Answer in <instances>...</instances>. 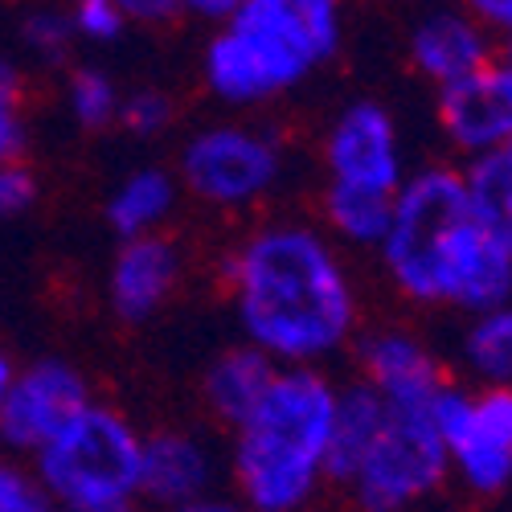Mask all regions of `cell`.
I'll use <instances>...</instances> for the list:
<instances>
[{
  "label": "cell",
  "mask_w": 512,
  "mask_h": 512,
  "mask_svg": "<svg viewBox=\"0 0 512 512\" xmlns=\"http://www.w3.org/2000/svg\"><path fill=\"white\" fill-rule=\"evenodd\" d=\"M185 201V189L173 164H136L119 173L103 197V222L115 242H132L148 234H168Z\"/></svg>",
  "instance_id": "16"
},
{
  "label": "cell",
  "mask_w": 512,
  "mask_h": 512,
  "mask_svg": "<svg viewBox=\"0 0 512 512\" xmlns=\"http://www.w3.org/2000/svg\"><path fill=\"white\" fill-rule=\"evenodd\" d=\"M508 152H512V148H508Z\"/></svg>",
  "instance_id": "34"
},
{
  "label": "cell",
  "mask_w": 512,
  "mask_h": 512,
  "mask_svg": "<svg viewBox=\"0 0 512 512\" xmlns=\"http://www.w3.org/2000/svg\"><path fill=\"white\" fill-rule=\"evenodd\" d=\"M17 46H21V58L41 66V70L66 66L70 50L78 46L74 25H70V9L58 5V0H33V5L17 17Z\"/></svg>",
  "instance_id": "20"
},
{
  "label": "cell",
  "mask_w": 512,
  "mask_h": 512,
  "mask_svg": "<svg viewBox=\"0 0 512 512\" xmlns=\"http://www.w3.org/2000/svg\"><path fill=\"white\" fill-rule=\"evenodd\" d=\"M467 9H472L496 37L512 33V0H463Z\"/></svg>",
  "instance_id": "29"
},
{
  "label": "cell",
  "mask_w": 512,
  "mask_h": 512,
  "mask_svg": "<svg viewBox=\"0 0 512 512\" xmlns=\"http://www.w3.org/2000/svg\"><path fill=\"white\" fill-rule=\"evenodd\" d=\"M500 37L463 5V0H435L414 13L406 29V62L431 91H447L459 78L496 62Z\"/></svg>",
  "instance_id": "13"
},
{
  "label": "cell",
  "mask_w": 512,
  "mask_h": 512,
  "mask_svg": "<svg viewBox=\"0 0 512 512\" xmlns=\"http://www.w3.org/2000/svg\"><path fill=\"white\" fill-rule=\"evenodd\" d=\"M185 279H189V254L177 234H148L119 242L103 275L107 312L127 328L152 324L177 300Z\"/></svg>",
  "instance_id": "12"
},
{
  "label": "cell",
  "mask_w": 512,
  "mask_h": 512,
  "mask_svg": "<svg viewBox=\"0 0 512 512\" xmlns=\"http://www.w3.org/2000/svg\"><path fill=\"white\" fill-rule=\"evenodd\" d=\"M29 144V99L25 78L13 62H0V164L25 160Z\"/></svg>",
  "instance_id": "23"
},
{
  "label": "cell",
  "mask_w": 512,
  "mask_h": 512,
  "mask_svg": "<svg viewBox=\"0 0 512 512\" xmlns=\"http://www.w3.org/2000/svg\"><path fill=\"white\" fill-rule=\"evenodd\" d=\"M316 168V222L349 254H373L414 168L398 111L373 95L345 99L320 127Z\"/></svg>",
  "instance_id": "5"
},
{
  "label": "cell",
  "mask_w": 512,
  "mask_h": 512,
  "mask_svg": "<svg viewBox=\"0 0 512 512\" xmlns=\"http://www.w3.org/2000/svg\"><path fill=\"white\" fill-rule=\"evenodd\" d=\"M451 386L455 377L435 394L386 402L381 431L336 484L353 512H418L451 484L443 443V406Z\"/></svg>",
  "instance_id": "7"
},
{
  "label": "cell",
  "mask_w": 512,
  "mask_h": 512,
  "mask_svg": "<svg viewBox=\"0 0 512 512\" xmlns=\"http://www.w3.org/2000/svg\"><path fill=\"white\" fill-rule=\"evenodd\" d=\"M119 107H123V87L115 74L99 62H78L62 74V115L87 136L111 132L119 127Z\"/></svg>",
  "instance_id": "19"
},
{
  "label": "cell",
  "mask_w": 512,
  "mask_h": 512,
  "mask_svg": "<svg viewBox=\"0 0 512 512\" xmlns=\"http://www.w3.org/2000/svg\"><path fill=\"white\" fill-rule=\"evenodd\" d=\"M222 472H226V451L201 426L173 422L144 431L140 500L156 504V512L213 496L222 484Z\"/></svg>",
  "instance_id": "14"
},
{
  "label": "cell",
  "mask_w": 512,
  "mask_h": 512,
  "mask_svg": "<svg viewBox=\"0 0 512 512\" xmlns=\"http://www.w3.org/2000/svg\"><path fill=\"white\" fill-rule=\"evenodd\" d=\"M340 381L328 369H275L263 398L230 426L226 472L246 512H308L332 484Z\"/></svg>",
  "instance_id": "4"
},
{
  "label": "cell",
  "mask_w": 512,
  "mask_h": 512,
  "mask_svg": "<svg viewBox=\"0 0 512 512\" xmlns=\"http://www.w3.org/2000/svg\"><path fill=\"white\" fill-rule=\"evenodd\" d=\"M144 426L115 402L95 398L29 463L58 512L82 504L140 500Z\"/></svg>",
  "instance_id": "8"
},
{
  "label": "cell",
  "mask_w": 512,
  "mask_h": 512,
  "mask_svg": "<svg viewBox=\"0 0 512 512\" xmlns=\"http://www.w3.org/2000/svg\"><path fill=\"white\" fill-rule=\"evenodd\" d=\"M0 512H58L33 463L9 451H0Z\"/></svg>",
  "instance_id": "24"
},
{
  "label": "cell",
  "mask_w": 512,
  "mask_h": 512,
  "mask_svg": "<svg viewBox=\"0 0 512 512\" xmlns=\"http://www.w3.org/2000/svg\"><path fill=\"white\" fill-rule=\"evenodd\" d=\"M463 177L484 230L512 254V152L463 164Z\"/></svg>",
  "instance_id": "21"
},
{
  "label": "cell",
  "mask_w": 512,
  "mask_h": 512,
  "mask_svg": "<svg viewBox=\"0 0 512 512\" xmlns=\"http://www.w3.org/2000/svg\"><path fill=\"white\" fill-rule=\"evenodd\" d=\"M91 402V377L70 357H37L29 365H17L5 406H0V451L33 459Z\"/></svg>",
  "instance_id": "10"
},
{
  "label": "cell",
  "mask_w": 512,
  "mask_h": 512,
  "mask_svg": "<svg viewBox=\"0 0 512 512\" xmlns=\"http://www.w3.org/2000/svg\"><path fill=\"white\" fill-rule=\"evenodd\" d=\"M119 13L127 17L132 29H164L177 21L173 0H119Z\"/></svg>",
  "instance_id": "27"
},
{
  "label": "cell",
  "mask_w": 512,
  "mask_h": 512,
  "mask_svg": "<svg viewBox=\"0 0 512 512\" xmlns=\"http://www.w3.org/2000/svg\"><path fill=\"white\" fill-rule=\"evenodd\" d=\"M173 123H177V99L173 91H164V87H132V91H123V107H119V127L127 136H136V140H160L173 132Z\"/></svg>",
  "instance_id": "22"
},
{
  "label": "cell",
  "mask_w": 512,
  "mask_h": 512,
  "mask_svg": "<svg viewBox=\"0 0 512 512\" xmlns=\"http://www.w3.org/2000/svg\"><path fill=\"white\" fill-rule=\"evenodd\" d=\"M435 127L455 164H476L512 148V70L492 66L435 91Z\"/></svg>",
  "instance_id": "11"
},
{
  "label": "cell",
  "mask_w": 512,
  "mask_h": 512,
  "mask_svg": "<svg viewBox=\"0 0 512 512\" xmlns=\"http://www.w3.org/2000/svg\"><path fill=\"white\" fill-rule=\"evenodd\" d=\"M13 373H17V361L0 349V406H5V394H9V386H13Z\"/></svg>",
  "instance_id": "32"
},
{
  "label": "cell",
  "mask_w": 512,
  "mask_h": 512,
  "mask_svg": "<svg viewBox=\"0 0 512 512\" xmlns=\"http://www.w3.org/2000/svg\"><path fill=\"white\" fill-rule=\"evenodd\" d=\"M218 275L238 336L275 369H328L365 332L349 250L308 213L250 218Z\"/></svg>",
  "instance_id": "1"
},
{
  "label": "cell",
  "mask_w": 512,
  "mask_h": 512,
  "mask_svg": "<svg viewBox=\"0 0 512 512\" xmlns=\"http://www.w3.org/2000/svg\"><path fill=\"white\" fill-rule=\"evenodd\" d=\"M177 5V21H193L205 29H218L222 21H230L238 13L242 0H173Z\"/></svg>",
  "instance_id": "28"
},
{
  "label": "cell",
  "mask_w": 512,
  "mask_h": 512,
  "mask_svg": "<svg viewBox=\"0 0 512 512\" xmlns=\"http://www.w3.org/2000/svg\"><path fill=\"white\" fill-rule=\"evenodd\" d=\"M496 58H500V62L512 70V33H504V37H500V50H496Z\"/></svg>",
  "instance_id": "33"
},
{
  "label": "cell",
  "mask_w": 512,
  "mask_h": 512,
  "mask_svg": "<svg viewBox=\"0 0 512 512\" xmlns=\"http://www.w3.org/2000/svg\"><path fill=\"white\" fill-rule=\"evenodd\" d=\"M353 357H357V373H361L357 381H365V386L386 402L435 394L451 381V369L439 357V349L418 328L398 324V320L365 328L361 340L353 345Z\"/></svg>",
  "instance_id": "15"
},
{
  "label": "cell",
  "mask_w": 512,
  "mask_h": 512,
  "mask_svg": "<svg viewBox=\"0 0 512 512\" xmlns=\"http://www.w3.org/2000/svg\"><path fill=\"white\" fill-rule=\"evenodd\" d=\"M271 377H275V365L259 349H250L246 340H238V345L222 349L205 365V373H201V406H205V414L213 422L230 431V426L242 422L250 414V406L263 398V390L271 386Z\"/></svg>",
  "instance_id": "18"
},
{
  "label": "cell",
  "mask_w": 512,
  "mask_h": 512,
  "mask_svg": "<svg viewBox=\"0 0 512 512\" xmlns=\"http://www.w3.org/2000/svg\"><path fill=\"white\" fill-rule=\"evenodd\" d=\"M70 25L74 37L87 46H115V41L132 29L127 17L119 13V0H70Z\"/></svg>",
  "instance_id": "25"
},
{
  "label": "cell",
  "mask_w": 512,
  "mask_h": 512,
  "mask_svg": "<svg viewBox=\"0 0 512 512\" xmlns=\"http://www.w3.org/2000/svg\"><path fill=\"white\" fill-rule=\"evenodd\" d=\"M41 201V177L25 160H5L0 164V226L21 222Z\"/></svg>",
  "instance_id": "26"
},
{
  "label": "cell",
  "mask_w": 512,
  "mask_h": 512,
  "mask_svg": "<svg viewBox=\"0 0 512 512\" xmlns=\"http://www.w3.org/2000/svg\"><path fill=\"white\" fill-rule=\"evenodd\" d=\"M160 512H246L242 508V500L230 492H213V496H205V500H197V504H181V508H160Z\"/></svg>",
  "instance_id": "30"
},
{
  "label": "cell",
  "mask_w": 512,
  "mask_h": 512,
  "mask_svg": "<svg viewBox=\"0 0 512 512\" xmlns=\"http://www.w3.org/2000/svg\"><path fill=\"white\" fill-rule=\"evenodd\" d=\"M66 512H140V500H111V504H82Z\"/></svg>",
  "instance_id": "31"
},
{
  "label": "cell",
  "mask_w": 512,
  "mask_h": 512,
  "mask_svg": "<svg viewBox=\"0 0 512 512\" xmlns=\"http://www.w3.org/2000/svg\"><path fill=\"white\" fill-rule=\"evenodd\" d=\"M345 33L349 0H242L205 37L201 87L230 115L267 111L312 87L345 50Z\"/></svg>",
  "instance_id": "3"
},
{
  "label": "cell",
  "mask_w": 512,
  "mask_h": 512,
  "mask_svg": "<svg viewBox=\"0 0 512 512\" xmlns=\"http://www.w3.org/2000/svg\"><path fill=\"white\" fill-rule=\"evenodd\" d=\"M377 271L418 312L476 316L512 300V254L484 230L463 164H414L381 234Z\"/></svg>",
  "instance_id": "2"
},
{
  "label": "cell",
  "mask_w": 512,
  "mask_h": 512,
  "mask_svg": "<svg viewBox=\"0 0 512 512\" xmlns=\"http://www.w3.org/2000/svg\"><path fill=\"white\" fill-rule=\"evenodd\" d=\"M451 377L463 386L512 390V300L463 316L451 349Z\"/></svg>",
  "instance_id": "17"
},
{
  "label": "cell",
  "mask_w": 512,
  "mask_h": 512,
  "mask_svg": "<svg viewBox=\"0 0 512 512\" xmlns=\"http://www.w3.org/2000/svg\"><path fill=\"white\" fill-rule=\"evenodd\" d=\"M447 476L472 500H500L512 488V390L455 381L443 406Z\"/></svg>",
  "instance_id": "9"
},
{
  "label": "cell",
  "mask_w": 512,
  "mask_h": 512,
  "mask_svg": "<svg viewBox=\"0 0 512 512\" xmlns=\"http://www.w3.org/2000/svg\"><path fill=\"white\" fill-rule=\"evenodd\" d=\"M295 152L283 127L263 115H218L181 140L173 173L185 201L218 218H263L291 185Z\"/></svg>",
  "instance_id": "6"
}]
</instances>
